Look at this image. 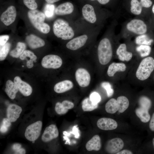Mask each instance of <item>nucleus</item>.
Listing matches in <instances>:
<instances>
[{
    "mask_svg": "<svg viewBox=\"0 0 154 154\" xmlns=\"http://www.w3.org/2000/svg\"><path fill=\"white\" fill-rule=\"evenodd\" d=\"M53 31L55 36L63 40L71 39L75 35L74 30L68 22L61 19L54 22Z\"/></svg>",
    "mask_w": 154,
    "mask_h": 154,
    "instance_id": "1",
    "label": "nucleus"
},
{
    "mask_svg": "<svg viewBox=\"0 0 154 154\" xmlns=\"http://www.w3.org/2000/svg\"><path fill=\"white\" fill-rule=\"evenodd\" d=\"M27 15L31 23L36 29L44 34L50 32V26L44 22L45 18L44 13L37 10H30L28 11Z\"/></svg>",
    "mask_w": 154,
    "mask_h": 154,
    "instance_id": "2",
    "label": "nucleus"
},
{
    "mask_svg": "<svg viewBox=\"0 0 154 154\" xmlns=\"http://www.w3.org/2000/svg\"><path fill=\"white\" fill-rule=\"evenodd\" d=\"M99 62L105 65L109 62L113 55L112 46L110 39L106 37L103 38L100 42L97 48Z\"/></svg>",
    "mask_w": 154,
    "mask_h": 154,
    "instance_id": "3",
    "label": "nucleus"
},
{
    "mask_svg": "<svg viewBox=\"0 0 154 154\" xmlns=\"http://www.w3.org/2000/svg\"><path fill=\"white\" fill-rule=\"evenodd\" d=\"M154 71V58L149 56L140 62L136 72V76L139 80L144 81L148 79Z\"/></svg>",
    "mask_w": 154,
    "mask_h": 154,
    "instance_id": "4",
    "label": "nucleus"
},
{
    "mask_svg": "<svg viewBox=\"0 0 154 154\" xmlns=\"http://www.w3.org/2000/svg\"><path fill=\"white\" fill-rule=\"evenodd\" d=\"M42 126V123L40 121L28 126L25 133L26 138L28 140L32 141L37 140L40 135Z\"/></svg>",
    "mask_w": 154,
    "mask_h": 154,
    "instance_id": "5",
    "label": "nucleus"
},
{
    "mask_svg": "<svg viewBox=\"0 0 154 154\" xmlns=\"http://www.w3.org/2000/svg\"><path fill=\"white\" fill-rule=\"evenodd\" d=\"M62 63L61 58L54 54H49L44 56L41 61L42 66L46 68L57 69L61 66Z\"/></svg>",
    "mask_w": 154,
    "mask_h": 154,
    "instance_id": "6",
    "label": "nucleus"
},
{
    "mask_svg": "<svg viewBox=\"0 0 154 154\" xmlns=\"http://www.w3.org/2000/svg\"><path fill=\"white\" fill-rule=\"evenodd\" d=\"M126 28L129 31L139 35L145 34L147 30L146 24L142 20L139 19L131 20L127 24Z\"/></svg>",
    "mask_w": 154,
    "mask_h": 154,
    "instance_id": "7",
    "label": "nucleus"
},
{
    "mask_svg": "<svg viewBox=\"0 0 154 154\" xmlns=\"http://www.w3.org/2000/svg\"><path fill=\"white\" fill-rule=\"evenodd\" d=\"M124 143L123 140L119 137L110 140L107 143L105 149L110 154H116L123 148Z\"/></svg>",
    "mask_w": 154,
    "mask_h": 154,
    "instance_id": "8",
    "label": "nucleus"
},
{
    "mask_svg": "<svg viewBox=\"0 0 154 154\" xmlns=\"http://www.w3.org/2000/svg\"><path fill=\"white\" fill-rule=\"evenodd\" d=\"M75 76L76 82L80 87H85L90 84V76L86 69L82 68L77 69L75 72Z\"/></svg>",
    "mask_w": 154,
    "mask_h": 154,
    "instance_id": "9",
    "label": "nucleus"
},
{
    "mask_svg": "<svg viewBox=\"0 0 154 154\" xmlns=\"http://www.w3.org/2000/svg\"><path fill=\"white\" fill-rule=\"evenodd\" d=\"M88 38V35L84 34L71 39L66 44V47L72 50H77L83 46Z\"/></svg>",
    "mask_w": 154,
    "mask_h": 154,
    "instance_id": "10",
    "label": "nucleus"
},
{
    "mask_svg": "<svg viewBox=\"0 0 154 154\" xmlns=\"http://www.w3.org/2000/svg\"><path fill=\"white\" fill-rule=\"evenodd\" d=\"M16 15L15 7L13 5L10 6L2 13L0 19L5 25L9 26L15 21Z\"/></svg>",
    "mask_w": 154,
    "mask_h": 154,
    "instance_id": "11",
    "label": "nucleus"
},
{
    "mask_svg": "<svg viewBox=\"0 0 154 154\" xmlns=\"http://www.w3.org/2000/svg\"><path fill=\"white\" fill-rule=\"evenodd\" d=\"M82 15L84 19L88 22L94 24L97 21L96 15L93 7L91 5L86 4L82 9Z\"/></svg>",
    "mask_w": 154,
    "mask_h": 154,
    "instance_id": "12",
    "label": "nucleus"
},
{
    "mask_svg": "<svg viewBox=\"0 0 154 154\" xmlns=\"http://www.w3.org/2000/svg\"><path fill=\"white\" fill-rule=\"evenodd\" d=\"M97 124L99 129L106 131L115 129L118 126V123L116 121L107 117L99 119L97 121Z\"/></svg>",
    "mask_w": 154,
    "mask_h": 154,
    "instance_id": "13",
    "label": "nucleus"
},
{
    "mask_svg": "<svg viewBox=\"0 0 154 154\" xmlns=\"http://www.w3.org/2000/svg\"><path fill=\"white\" fill-rule=\"evenodd\" d=\"M59 132L56 125L51 124L47 127L44 130L42 136V139L44 142H48L57 138Z\"/></svg>",
    "mask_w": 154,
    "mask_h": 154,
    "instance_id": "14",
    "label": "nucleus"
},
{
    "mask_svg": "<svg viewBox=\"0 0 154 154\" xmlns=\"http://www.w3.org/2000/svg\"><path fill=\"white\" fill-rule=\"evenodd\" d=\"M14 82L17 86L18 90L24 96H29L31 94L33 90L31 86L22 80L19 77H15Z\"/></svg>",
    "mask_w": 154,
    "mask_h": 154,
    "instance_id": "15",
    "label": "nucleus"
},
{
    "mask_svg": "<svg viewBox=\"0 0 154 154\" xmlns=\"http://www.w3.org/2000/svg\"><path fill=\"white\" fill-rule=\"evenodd\" d=\"M22 111L20 106L14 104H10L7 110V118L11 122H15L19 118Z\"/></svg>",
    "mask_w": 154,
    "mask_h": 154,
    "instance_id": "16",
    "label": "nucleus"
},
{
    "mask_svg": "<svg viewBox=\"0 0 154 154\" xmlns=\"http://www.w3.org/2000/svg\"><path fill=\"white\" fill-rule=\"evenodd\" d=\"M74 7L73 4L69 2H66L58 5L54 10L55 14L58 15H64L72 13Z\"/></svg>",
    "mask_w": 154,
    "mask_h": 154,
    "instance_id": "17",
    "label": "nucleus"
},
{
    "mask_svg": "<svg viewBox=\"0 0 154 154\" xmlns=\"http://www.w3.org/2000/svg\"><path fill=\"white\" fill-rule=\"evenodd\" d=\"M26 41L29 47L33 49L42 47L45 44L43 39L32 34L26 37Z\"/></svg>",
    "mask_w": 154,
    "mask_h": 154,
    "instance_id": "18",
    "label": "nucleus"
},
{
    "mask_svg": "<svg viewBox=\"0 0 154 154\" xmlns=\"http://www.w3.org/2000/svg\"><path fill=\"white\" fill-rule=\"evenodd\" d=\"M116 54L119 60L122 61H129L132 57V53L127 50V46L125 44H121L117 48Z\"/></svg>",
    "mask_w": 154,
    "mask_h": 154,
    "instance_id": "19",
    "label": "nucleus"
},
{
    "mask_svg": "<svg viewBox=\"0 0 154 154\" xmlns=\"http://www.w3.org/2000/svg\"><path fill=\"white\" fill-rule=\"evenodd\" d=\"M102 146L100 137L98 135H94L88 141L86 145V149L89 151L94 150L98 151Z\"/></svg>",
    "mask_w": 154,
    "mask_h": 154,
    "instance_id": "20",
    "label": "nucleus"
},
{
    "mask_svg": "<svg viewBox=\"0 0 154 154\" xmlns=\"http://www.w3.org/2000/svg\"><path fill=\"white\" fill-rule=\"evenodd\" d=\"M73 84L71 81L64 80L56 84L54 86V89L58 93H61L66 92L73 88Z\"/></svg>",
    "mask_w": 154,
    "mask_h": 154,
    "instance_id": "21",
    "label": "nucleus"
},
{
    "mask_svg": "<svg viewBox=\"0 0 154 154\" xmlns=\"http://www.w3.org/2000/svg\"><path fill=\"white\" fill-rule=\"evenodd\" d=\"M150 111L143 107L139 106L135 110V113L137 116L143 123H149L151 115Z\"/></svg>",
    "mask_w": 154,
    "mask_h": 154,
    "instance_id": "22",
    "label": "nucleus"
},
{
    "mask_svg": "<svg viewBox=\"0 0 154 154\" xmlns=\"http://www.w3.org/2000/svg\"><path fill=\"white\" fill-rule=\"evenodd\" d=\"M125 64L122 62H113L109 66L107 73L110 77L113 76L117 72H124L126 69Z\"/></svg>",
    "mask_w": 154,
    "mask_h": 154,
    "instance_id": "23",
    "label": "nucleus"
},
{
    "mask_svg": "<svg viewBox=\"0 0 154 154\" xmlns=\"http://www.w3.org/2000/svg\"><path fill=\"white\" fill-rule=\"evenodd\" d=\"M22 60H27L26 66L28 68H31L33 66V62L37 59V56L32 51L28 50H25L19 57Z\"/></svg>",
    "mask_w": 154,
    "mask_h": 154,
    "instance_id": "24",
    "label": "nucleus"
},
{
    "mask_svg": "<svg viewBox=\"0 0 154 154\" xmlns=\"http://www.w3.org/2000/svg\"><path fill=\"white\" fill-rule=\"evenodd\" d=\"M18 90V88L14 82L8 80L6 82L5 91L11 99H14Z\"/></svg>",
    "mask_w": 154,
    "mask_h": 154,
    "instance_id": "25",
    "label": "nucleus"
},
{
    "mask_svg": "<svg viewBox=\"0 0 154 154\" xmlns=\"http://www.w3.org/2000/svg\"><path fill=\"white\" fill-rule=\"evenodd\" d=\"M105 108L108 113H115L119 109V104L117 100L114 98L110 99L106 104Z\"/></svg>",
    "mask_w": 154,
    "mask_h": 154,
    "instance_id": "26",
    "label": "nucleus"
},
{
    "mask_svg": "<svg viewBox=\"0 0 154 154\" xmlns=\"http://www.w3.org/2000/svg\"><path fill=\"white\" fill-rule=\"evenodd\" d=\"M26 48V46L24 43L19 42L17 44L16 48L10 52V55L13 58H18L25 50Z\"/></svg>",
    "mask_w": 154,
    "mask_h": 154,
    "instance_id": "27",
    "label": "nucleus"
},
{
    "mask_svg": "<svg viewBox=\"0 0 154 154\" xmlns=\"http://www.w3.org/2000/svg\"><path fill=\"white\" fill-rule=\"evenodd\" d=\"M117 100L119 104L118 112L120 113H123L128 108L129 104V100L126 97L123 96H119Z\"/></svg>",
    "mask_w": 154,
    "mask_h": 154,
    "instance_id": "28",
    "label": "nucleus"
},
{
    "mask_svg": "<svg viewBox=\"0 0 154 154\" xmlns=\"http://www.w3.org/2000/svg\"><path fill=\"white\" fill-rule=\"evenodd\" d=\"M98 107V104H94L90 98H85L82 103V108L84 111H91L96 109Z\"/></svg>",
    "mask_w": 154,
    "mask_h": 154,
    "instance_id": "29",
    "label": "nucleus"
},
{
    "mask_svg": "<svg viewBox=\"0 0 154 154\" xmlns=\"http://www.w3.org/2000/svg\"><path fill=\"white\" fill-rule=\"evenodd\" d=\"M153 41V39H150L147 35L145 34L137 36L135 40L136 43L139 45L150 46Z\"/></svg>",
    "mask_w": 154,
    "mask_h": 154,
    "instance_id": "30",
    "label": "nucleus"
},
{
    "mask_svg": "<svg viewBox=\"0 0 154 154\" xmlns=\"http://www.w3.org/2000/svg\"><path fill=\"white\" fill-rule=\"evenodd\" d=\"M131 12L134 15H140L142 11V6L138 0H131Z\"/></svg>",
    "mask_w": 154,
    "mask_h": 154,
    "instance_id": "31",
    "label": "nucleus"
},
{
    "mask_svg": "<svg viewBox=\"0 0 154 154\" xmlns=\"http://www.w3.org/2000/svg\"><path fill=\"white\" fill-rule=\"evenodd\" d=\"M136 50L139 52L141 56L143 57L149 55L151 51V48L149 45H141L136 47Z\"/></svg>",
    "mask_w": 154,
    "mask_h": 154,
    "instance_id": "32",
    "label": "nucleus"
},
{
    "mask_svg": "<svg viewBox=\"0 0 154 154\" xmlns=\"http://www.w3.org/2000/svg\"><path fill=\"white\" fill-rule=\"evenodd\" d=\"M11 47V44L7 42L0 47V60L2 61L5 59Z\"/></svg>",
    "mask_w": 154,
    "mask_h": 154,
    "instance_id": "33",
    "label": "nucleus"
},
{
    "mask_svg": "<svg viewBox=\"0 0 154 154\" xmlns=\"http://www.w3.org/2000/svg\"><path fill=\"white\" fill-rule=\"evenodd\" d=\"M54 10V5L48 3L45 5L44 8V14L47 17H50L53 15Z\"/></svg>",
    "mask_w": 154,
    "mask_h": 154,
    "instance_id": "34",
    "label": "nucleus"
},
{
    "mask_svg": "<svg viewBox=\"0 0 154 154\" xmlns=\"http://www.w3.org/2000/svg\"><path fill=\"white\" fill-rule=\"evenodd\" d=\"M55 110L56 112L59 115L65 114L68 110L63 106L62 103L60 102H57L56 104Z\"/></svg>",
    "mask_w": 154,
    "mask_h": 154,
    "instance_id": "35",
    "label": "nucleus"
},
{
    "mask_svg": "<svg viewBox=\"0 0 154 154\" xmlns=\"http://www.w3.org/2000/svg\"><path fill=\"white\" fill-rule=\"evenodd\" d=\"M101 86L106 90L108 97H110L112 95L114 92V90L112 88L111 85L109 82H103L101 84Z\"/></svg>",
    "mask_w": 154,
    "mask_h": 154,
    "instance_id": "36",
    "label": "nucleus"
},
{
    "mask_svg": "<svg viewBox=\"0 0 154 154\" xmlns=\"http://www.w3.org/2000/svg\"><path fill=\"white\" fill-rule=\"evenodd\" d=\"M24 5L30 10L36 9L38 5L35 0H23Z\"/></svg>",
    "mask_w": 154,
    "mask_h": 154,
    "instance_id": "37",
    "label": "nucleus"
},
{
    "mask_svg": "<svg viewBox=\"0 0 154 154\" xmlns=\"http://www.w3.org/2000/svg\"><path fill=\"white\" fill-rule=\"evenodd\" d=\"M90 98L92 102L95 104H98L101 100L100 95L96 92H93L91 94Z\"/></svg>",
    "mask_w": 154,
    "mask_h": 154,
    "instance_id": "38",
    "label": "nucleus"
},
{
    "mask_svg": "<svg viewBox=\"0 0 154 154\" xmlns=\"http://www.w3.org/2000/svg\"><path fill=\"white\" fill-rule=\"evenodd\" d=\"M62 104L66 109L68 110L72 109L74 106V103L68 100H64L62 102Z\"/></svg>",
    "mask_w": 154,
    "mask_h": 154,
    "instance_id": "39",
    "label": "nucleus"
},
{
    "mask_svg": "<svg viewBox=\"0 0 154 154\" xmlns=\"http://www.w3.org/2000/svg\"><path fill=\"white\" fill-rule=\"evenodd\" d=\"M140 2L142 7L145 8L150 7L152 4L151 0H140Z\"/></svg>",
    "mask_w": 154,
    "mask_h": 154,
    "instance_id": "40",
    "label": "nucleus"
},
{
    "mask_svg": "<svg viewBox=\"0 0 154 154\" xmlns=\"http://www.w3.org/2000/svg\"><path fill=\"white\" fill-rule=\"evenodd\" d=\"M148 127L151 131L154 132V111L149 123Z\"/></svg>",
    "mask_w": 154,
    "mask_h": 154,
    "instance_id": "41",
    "label": "nucleus"
},
{
    "mask_svg": "<svg viewBox=\"0 0 154 154\" xmlns=\"http://www.w3.org/2000/svg\"><path fill=\"white\" fill-rule=\"evenodd\" d=\"M9 38L8 35H1L0 36V45L2 46L7 43Z\"/></svg>",
    "mask_w": 154,
    "mask_h": 154,
    "instance_id": "42",
    "label": "nucleus"
},
{
    "mask_svg": "<svg viewBox=\"0 0 154 154\" xmlns=\"http://www.w3.org/2000/svg\"><path fill=\"white\" fill-rule=\"evenodd\" d=\"M11 121L8 118H4L2 121V125L9 127L11 125Z\"/></svg>",
    "mask_w": 154,
    "mask_h": 154,
    "instance_id": "43",
    "label": "nucleus"
},
{
    "mask_svg": "<svg viewBox=\"0 0 154 154\" xmlns=\"http://www.w3.org/2000/svg\"><path fill=\"white\" fill-rule=\"evenodd\" d=\"M133 153L131 151L127 149H124L118 152L116 154H132Z\"/></svg>",
    "mask_w": 154,
    "mask_h": 154,
    "instance_id": "44",
    "label": "nucleus"
},
{
    "mask_svg": "<svg viewBox=\"0 0 154 154\" xmlns=\"http://www.w3.org/2000/svg\"><path fill=\"white\" fill-rule=\"evenodd\" d=\"M21 146V145L20 144L15 143L13 145L12 148L13 150L16 151L20 149Z\"/></svg>",
    "mask_w": 154,
    "mask_h": 154,
    "instance_id": "45",
    "label": "nucleus"
},
{
    "mask_svg": "<svg viewBox=\"0 0 154 154\" xmlns=\"http://www.w3.org/2000/svg\"><path fill=\"white\" fill-rule=\"evenodd\" d=\"M8 128V127L2 125L0 127V131L2 133L6 132L7 131Z\"/></svg>",
    "mask_w": 154,
    "mask_h": 154,
    "instance_id": "46",
    "label": "nucleus"
},
{
    "mask_svg": "<svg viewBox=\"0 0 154 154\" xmlns=\"http://www.w3.org/2000/svg\"><path fill=\"white\" fill-rule=\"evenodd\" d=\"M26 151L25 149L23 148H20L18 150L15 151V153L17 154H25Z\"/></svg>",
    "mask_w": 154,
    "mask_h": 154,
    "instance_id": "47",
    "label": "nucleus"
},
{
    "mask_svg": "<svg viewBox=\"0 0 154 154\" xmlns=\"http://www.w3.org/2000/svg\"><path fill=\"white\" fill-rule=\"evenodd\" d=\"M91 1L97 0L100 4L102 5H105L108 3L110 0H90Z\"/></svg>",
    "mask_w": 154,
    "mask_h": 154,
    "instance_id": "48",
    "label": "nucleus"
},
{
    "mask_svg": "<svg viewBox=\"0 0 154 154\" xmlns=\"http://www.w3.org/2000/svg\"><path fill=\"white\" fill-rule=\"evenodd\" d=\"M60 0H45L47 3L49 4H52Z\"/></svg>",
    "mask_w": 154,
    "mask_h": 154,
    "instance_id": "49",
    "label": "nucleus"
},
{
    "mask_svg": "<svg viewBox=\"0 0 154 154\" xmlns=\"http://www.w3.org/2000/svg\"><path fill=\"white\" fill-rule=\"evenodd\" d=\"M151 144L152 147V149L154 151V137L152 138L151 141Z\"/></svg>",
    "mask_w": 154,
    "mask_h": 154,
    "instance_id": "50",
    "label": "nucleus"
},
{
    "mask_svg": "<svg viewBox=\"0 0 154 154\" xmlns=\"http://www.w3.org/2000/svg\"><path fill=\"white\" fill-rule=\"evenodd\" d=\"M152 11L153 13L154 14V4L153 5L152 8Z\"/></svg>",
    "mask_w": 154,
    "mask_h": 154,
    "instance_id": "51",
    "label": "nucleus"
},
{
    "mask_svg": "<svg viewBox=\"0 0 154 154\" xmlns=\"http://www.w3.org/2000/svg\"><path fill=\"white\" fill-rule=\"evenodd\" d=\"M153 72V75L152 78H153V81L154 83V71Z\"/></svg>",
    "mask_w": 154,
    "mask_h": 154,
    "instance_id": "52",
    "label": "nucleus"
}]
</instances>
